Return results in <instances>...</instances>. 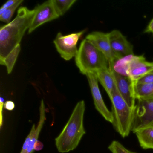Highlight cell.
Listing matches in <instances>:
<instances>
[{"instance_id":"obj_1","label":"cell","mask_w":153,"mask_h":153,"mask_svg":"<svg viewBox=\"0 0 153 153\" xmlns=\"http://www.w3.org/2000/svg\"><path fill=\"white\" fill-rule=\"evenodd\" d=\"M35 9L26 7L19 9L16 16L12 21L0 28V63L19 45L25 33L29 29Z\"/></svg>"},{"instance_id":"obj_2","label":"cell","mask_w":153,"mask_h":153,"mask_svg":"<svg viewBox=\"0 0 153 153\" xmlns=\"http://www.w3.org/2000/svg\"><path fill=\"white\" fill-rule=\"evenodd\" d=\"M85 110V101L79 102L62 131L55 138V145L60 153H68L76 148L85 134L84 126Z\"/></svg>"},{"instance_id":"obj_3","label":"cell","mask_w":153,"mask_h":153,"mask_svg":"<svg viewBox=\"0 0 153 153\" xmlns=\"http://www.w3.org/2000/svg\"><path fill=\"white\" fill-rule=\"evenodd\" d=\"M75 58L80 73L86 76L109 68V62L106 57L86 39L81 42Z\"/></svg>"},{"instance_id":"obj_4","label":"cell","mask_w":153,"mask_h":153,"mask_svg":"<svg viewBox=\"0 0 153 153\" xmlns=\"http://www.w3.org/2000/svg\"><path fill=\"white\" fill-rule=\"evenodd\" d=\"M112 103L113 121L115 131L122 137L128 136L131 131L135 110L128 106L115 88L110 98Z\"/></svg>"},{"instance_id":"obj_5","label":"cell","mask_w":153,"mask_h":153,"mask_svg":"<svg viewBox=\"0 0 153 153\" xmlns=\"http://www.w3.org/2000/svg\"><path fill=\"white\" fill-rule=\"evenodd\" d=\"M109 68L119 74L129 77L136 83L139 79L153 70V61H148L144 55L134 54L117 60L110 64Z\"/></svg>"},{"instance_id":"obj_6","label":"cell","mask_w":153,"mask_h":153,"mask_svg":"<svg viewBox=\"0 0 153 153\" xmlns=\"http://www.w3.org/2000/svg\"><path fill=\"white\" fill-rule=\"evenodd\" d=\"M85 30L67 35L58 33L53 42L61 57L65 60L69 61L76 57L77 53V45Z\"/></svg>"},{"instance_id":"obj_7","label":"cell","mask_w":153,"mask_h":153,"mask_svg":"<svg viewBox=\"0 0 153 153\" xmlns=\"http://www.w3.org/2000/svg\"><path fill=\"white\" fill-rule=\"evenodd\" d=\"M153 127V102L137 100L131 131Z\"/></svg>"},{"instance_id":"obj_8","label":"cell","mask_w":153,"mask_h":153,"mask_svg":"<svg viewBox=\"0 0 153 153\" xmlns=\"http://www.w3.org/2000/svg\"><path fill=\"white\" fill-rule=\"evenodd\" d=\"M35 9L34 16L28 30L29 34L45 23L57 19L60 17L55 10L53 0H49L41 5H38Z\"/></svg>"},{"instance_id":"obj_9","label":"cell","mask_w":153,"mask_h":153,"mask_svg":"<svg viewBox=\"0 0 153 153\" xmlns=\"http://www.w3.org/2000/svg\"><path fill=\"white\" fill-rule=\"evenodd\" d=\"M114 78L116 87L119 94L131 108L135 110L137 100L134 97L135 83L131 78L123 76L109 68Z\"/></svg>"},{"instance_id":"obj_10","label":"cell","mask_w":153,"mask_h":153,"mask_svg":"<svg viewBox=\"0 0 153 153\" xmlns=\"http://www.w3.org/2000/svg\"><path fill=\"white\" fill-rule=\"evenodd\" d=\"M96 109L105 119L112 123L113 121L111 111H109L105 103L98 86V81L95 73L86 75Z\"/></svg>"},{"instance_id":"obj_11","label":"cell","mask_w":153,"mask_h":153,"mask_svg":"<svg viewBox=\"0 0 153 153\" xmlns=\"http://www.w3.org/2000/svg\"><path fill=\"white\" fill-rule=\"evenodd\" d=\"M85 39L105 55L109 62V64L113 63L115 61L119 59L111 47L108 33H106L98 31L92 32L87 36Z\"/></svg>"},{"instance_id":"obj_12","label":"cell","mask_w":153,"mask_h":153,"mask_svg":"<svg viewBox=\"0 0 153 153\" xmlns=\"http://www.w3.org/2000/svg\"><path fill=\"white\" fill-rule=\"evenodd\" d=\"M108 34L112 49L119 59L134 55L133 45L120 31L112 30Z\"/></svg>"},{"instance_id":"obj_13","label":"cell","mask_w":153,"mask_h":153,"mask_svg":"<svg viewBox=\"0 0 153 153\" xmlns=\"http://www.w3.org/2000/svg\"><path fill=\"white\" fill-rule=\"evenodd\" d=\"M98 82L103 87L109 98L116 88L115 81L111 71L109 68L98 71L95 73Z\"/></svg>"},{"instance_id":"obj_14","label":"cell","mask_w":153,"mask_h":153,"mask_svg":"<svg viewBox=\"0 0 153 153\" xmlns=\"http://www.w3.org/2000/svg\"><path fill=\"white\" fill-rule=\"evenodd\" d=\"M45 119H46V116H45V105L44 100H42L40 106V119L33 135V137L29 142V146L26 153H33L34 150H35L36 146L38 142V137L43 127Z\"/></svg>"},{"instance_id":"obj_15","label":"cell","mask_w":153,"mask_h":153,"mask_svg":"<svg viewBox=\"0 0 153 153\" xmlns=\"http://www.w3.org/2000/svg\"><path fill=\"white\" fill-rule=\"evenodd\" d=\"M135 133L141 148L145 149H153V127L140 129Z\"/></svg>"},{"instance_id":"obj_16","label":"cell","mask_w":153,"mask_h":153,"mask_svg":"<svg viewBox=\"0 0 153 153\" xmlns=\"http://www.w3.org/2000/svg\"><path fill=\"white\" fill-rule=\"evenodd\" d=\"M134 97L137 100L153 102V84H135Z\"/></svg>"},{"instance_id":"obj_17","label":"cell","mask_w":153,"mask_h":153,"mask_svg":"<svg viewBox=\"0 0 153 153\" xmlns=\"http://www.w3.org/2000/svg\"><path fill=\"white\" fill-rule=\"evenodd\" d=\"M20 50H21V47H20V45H19L10 53L9 55L4 59L2 62L0 63L1 65H4L7 67L8 74H10L12 72L19 54L20 53Z\"/></svg>"},{"instance_id":"obj_18","label":"cell","mask_w":153,"mask_h":153,"mask_svg":"<svg viewBox=\"0 0 153 153\" xmlns=\"http://www.w3.org/2000/svg\"><path fill=\"white\" fill-rule=\"evenodd\" d=\"M56 12L59 16H63L76 2V0H53Z\"/></svg>"},{"instance_id":"obj_19","label":"cell","mask_w":153,"mask_h":153,"mask_svg":"<svg viewBox=\"0 0 153 153\" xmlns=\"http://www.w3.org/2000/svg\"><path fill=\"white\" fill-rule=\"evenodd\" d=\"M23 1V0H19L17 3L15 4L14 6L6 9L4 13L0 16V20L7 24L10 23V20L15 11Z\"/></svg>"},{"instance_id":"obj_20","label":"cell","mask_w":153,"mask_h":153,"mask_svg":"<svg viewBox=\"0 0 153 153\" xmlns=\"http://www.w3.org/2000/svg\"><path fill=\"white\" fill-rule=\"evenodd\" d=\"M108 149L112 153H131V151L116 140L112 141L108 146Z\"/></svg>"},{"instance_id":"obj_21","label":"cell","mask_w":153,"mask_h":153,"mask_svg":"<svg viewBox=\"0 0 153 153\" xmlns=\"http://www.w3.org/2000/svg\"><path fill=\"white\" fill-rule=\"evenodd\" d=\"M135 84H153V73L149 72L142 76L138 79Z\"/></svg>"},{"instance_id":"obj_22","label":"cell","mask_w":153,"mask_h":153,"mask_svg":"<svg viewBox=\"0 0 153 153\" xmlns=\"http://www.w3.org/2000/svg\"><path fill=\"white\" fill-rule=\"evenodd\" d=\"M18 1L19 0H9L6 3H4L1 7L2 8L7 9L11 7L14 6L15 4L17 3Z\"/></svg>"},{"instance_id":"obj_23","label":"cell","mask_w":153,"mask_h":153,"mask_svg":"<svg viewBox=\"0 0 153 153\" xmlns=\"http://www.w3.org/2000/svg\"><path fill=\"white\" fill-rule=\"evenodd\" d=\"M4 99L2 97L0 98V128H1L3 122V119H2V110L4 107Z\"/></svg>"},{"instance_id":"obj_24","label":"cell","mask_w":153,"mask_h":153,"mask_svg":"<svg viewBox=\"0 0 153 153\" xmlns=\"http://www.w3.org/2000/svg\"><path fill=\"white\" fill-rule=\"evenodd\" d=\"M4 107L5 109L8 111H12L15 107V104L14 102L11 101H8L5 102L4 103Z\"/></svg>"},{"instance_id":"obj_25","label":"cell","mask_w":153,"mask_h":153,"mask_svg":"<svg viewBox=\"0 0 153 153\" xmlns=\"http://www.w3.org/2000/svg\"><path fill=\"white\" fill-rule=\"evenodd\" d=\"M144 33H151L153 35V18L151 19L149 25L145 29Z\"/></svg>"},{"instance_id":"obj_26","label":"cell","mask_w":153,"mask_h":153,"mask_svg":"<svg viewBox=\"0 0 153 153\" xmlns=\"http://www.w3.org/2000/svg\"><path fill=\"white\" fill-rule=\"evenodd\" d=\"M131 153H136V152H132V151H131Z\"/></svg>"},{"instance_id":"obj_27","label":"cell","mask_w":153,"mask_h":153,"mask_svg":"<svg viewBox=\"0 0 153 153\" xmlns=\"http://www.w3.org/2000/svg\"><path fill=\"white\" fill-rule=\"evenodd\" d=\"M150 72H153V70L152 71H150Z\"/></svg>"}]
</instances>
